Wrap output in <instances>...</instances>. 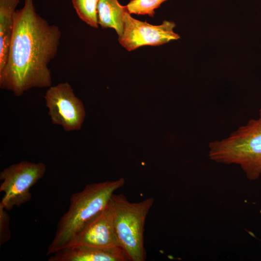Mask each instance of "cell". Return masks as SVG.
<instances>
[{
  "mask_svg": "<svg viewBox=\"0 0 261 261\" xmlns=\"http://www.w3.org/2000/svg\"><path fill=\"white\" fill-rule=\"evenodd\" d=\"M61 32L38 14L33 0H24L14 14L6 63L0 72V88L17 97L32 88L52 84L48 64L57 56Z\"/></svg>",
  "mask_w": 261,
  "mask_h": 261,
  "instance_id": "6da1fadb",
  "label": "cell"
},
{
  "mask_svg": "<svg viewBox=\"0 0 261 261\" xmlns=\"http://www.w3.org/2000/svg\"><path fill=\"white\" fill-rule=\"evenodd\" d=\"M124 183V179L120 178L116 181L90 184L72 194L69 209L58 223L46 255H52L65 248L78 232L104 209L114 192Z\"/></svg>",
  "mask_w": 261,
  "mask_h": 261,
  "instance_id": "7a4b0ae2",
  "label": "cell"
},
{
  "mask_svg": "<svg viewBox=\"0 0 261 261\" xmlns=\"http://www.w3.org/2000/svg\"><path fill=\"white\" fill-rule=\"evenodd\" d=\"M208 156L218 163L239 165L250 180L261 175V109L230 135L209 143Z\"/></svg>",
  "mask_w": 261,
  "mask_h": 261,
  "instance_id": "3957f363",
  "label": "cell"
},
{
  "mask_svg": "<svg viewBox=\"0 0 261 261\" xmlns=\"http://www.w3.org/2000/svg\"><path fill=\"white\" fill-rule=\"evenodd\" d=\"M154 202L153 197L139 202H130L122 194H113L109 202L117 240L130 261L145 260V225Z\"/></svg>",
  "mask_w": 261,
  "mask_h": 261,
  "instance_id": "277c9868",
  "label": "cell"
},
{
  "mask_svg": "<svg viewBox=\"0 0 261 261\" xmlns=\"http://www.w3.org/2000/svg\"><path fill=\"white\" fill-rule=\"evenodd\" d=\"M46 168L42 162L22 161L4 168L0 173L2 181L0 192L4 193L0 204L7 211L19 207L31 198L30 188L45 174Z\"/></svg>",
  "mask_w": 261,
  "mask_h": 261,
  "instance_id": "5b68a950",
  "label": "cell"
},
{
  "mask_svg": "<svg viewBox=\"0 0 261 261\" xmlns=\"http://www.w3.org/2000/svg\"><path fill=\"white\" fill-rule=\"evenodd\" d=\"M44 99L53 124L61 126L68 132L80 130L86 116L85 110L69 83L50 87Z\"/></svg>",
  "mask_w": 261,
  "mask_h": 261,
  "instance_id": "8992f818",
  "label": "cell"
},
{
  "mask_svg": "<svg viewBox=\"0 0 261 261\" xmlns=\"http://www.w3.org/2000/svg\"><path fill=\"white\" fill-rule=\"evenodd\" d=\"M175 27L174 22L167 20L161 25H153L133 18L128 12L124 16L123 33L118 42L128 51L145 45H160L180 38L174 31Z\"/></svg>",
  "mask_w": 261,
  "mask_h": 261,
  "instance_id": "52a82bcc",
  "label": "cell"
},
{
  "mask_svg": "<svg viewBox=\"0 0 261 261\" xmlns=\"http://www.w3.org/2000/svg\"><path fill=\"white\" fill-rule=\"evenodd\" d=\"M77 246L99 248L120 246L115 233L109 203L102 212L74 236L66 247Z\"/></svg>",
  "mask_w": 261,
  "mask_h": 261,
  "instance_id": "ba28073f",
  "label": "cell"
},
{
  "mask_svg": "<svg viewBox=\"0 0 261 261\" xmlns=\"http://www.w3.org/2000/svg\"><path fill=\"white\" fill-rule=\"evenodd\" d=\"M48 261H130L120 246L99 248L77 246L64 248L52 254Z\"/></svg>",
  "mask_w": 261,
  "mask_h": 261,
  "instance_id": "9c48e42d",
  "label": "cell"
},
{
  "mask_svg": "<svg viewBox=\"0 0 261 261\" xmlns=\"http://www.w3.org/2000/svg\"><path fill=\"white\" fill-rule=\"evenodd\" d=\"M19 0H0V72L8 58L13 34L14 14Z\"/></svg>",
  "mask_w": 261,
  "mask_h": 261,
  "instance_id": "30bf717a",
  "label": "cell"
},
{
  "mask_svg": "<svg viewBox=\"0 0 261 261\" xmlns=\"http://www.w3.org/2000/svg\"><path fill=\"white\" fill-rule=\"evenodd\" d=\"M128 12L126 6L121 5L118 0H99L98 24L102 29H115L119 38L123 33L124 16Z\"/></svg>",
  "mask_w": 261,
  "mask_h": 261,
  "instance_id": "8fae6325",
  "label": "cell"
},
{
  "mask_svg": "<svg viewBox=\"0 0 261 261\" xmlns=\"http://www.w3.org/2000/svg\"><path fill=\"white\" fill-rule=\"evenodd\" d=\"M78 17L89 26L98 27V5L99 0H71Z\"/></svg>",
  "mask_w": 261,
  "mask_h": 261,
  "instance_id": "7c38bea8",
  "label": "cell"
},
{
  "mask_svg": "<svg viewBox=\"0 0 261 261\" xmlns=\"http://www.w3.org/2000/svg\"><path fill=\"white\" fill-rule=\"evenodd\" d=\"M167 0H131L126 5L130 14L148 15L153 17L155 10Z\"/></svg>",
  "mask_w": 261,
  "mask_h": 261,
  "instance_id": "4fadbf2b",
  "label": "cell"
},
{
  "mask_svg": "<svg viewBox=\"0 0 261 261\" xmlns=\"http://www.w3.org/2000/svg\"><path fill=\"white\" fill-rule=\"evenodd\" d=\"M6 210L0 204V245L8 242L11 238L10 217Z\"/></svg>",
  "mask_w": 261,
  "mask_h": 261,
  "instance_id": "5bb4252c",
  "label": "cell"
}]
</instances>
